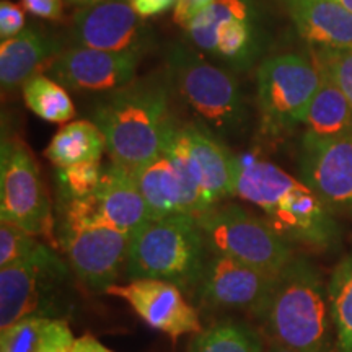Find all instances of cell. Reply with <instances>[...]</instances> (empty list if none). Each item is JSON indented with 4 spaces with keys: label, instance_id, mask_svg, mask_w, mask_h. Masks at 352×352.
<instances>
[{
    "label": "cell",
    "instance_id": "9a60e30c",
    "mask_svg": "<svg viewBox=\"0 0 352 352\" xmlns=\"http://www.w3.org/2000/svg\"><path fill=\"white\" fill-rule=\"evenodd\" d=\"M298 173L333 214L352 215V132L327 139L303 134Z\"/></svg>",
    "mask_w": 352,
    "mask_h": 352
},
{
    "label": "cell",
    "instance_id": "5b68a950",
    "mask_svg": "<svg viewBox=\"0 0 352 352\" xmlns=\"http://www.w3.org/2000/svg\"><path fill=\"white\" fill-rule=\"evenodd\" d=\"M165 70L173 90L214 134L233 138L246 129L250 107L232 70L214 63L189 43L170 44Z\"/></svg>",
    "mask_w": 352,
    "mask_h": 352
},
{
    "label": "cell",
    "instance_id": "3957f363",
    "mask_svg": "<svg viewBox=\"0 0 352 352\" xmlns=\"http://www.w3.org/2000/svg\"><path fill=\"white\" fill-rule=\"evenodd\" d=\"M270 342L298 352H331V308L323 276L305 258L296 256L276 277L258 316Z\"/></svg>",
    "mask_w": 352,
    "mask_h": 352
},
{
    "label": "cell",
    "instance_id": "4fadbf2b",
    "mask_svg": "<svg viewBox=\"0 0 352 352\" xmlns=\"http://www.w3.org/2000/svg\"><path fill=\"white\" fill-rule=\"evenodd\" d=\"M155 33L129 0H101L80 7L74 15L70 41L74 46L145 56L155 46Z\"/></svg>",
    "mask_w": 352,
    "mask_h": 352
},
{
    "label": "cell",
    "instance_id": "5bb4252c",
    "mask_svg": "<svg viewBox=\"0 0 352 352\" xmlns=\"http://www.w3.org/2000/svg\"><path fill=\"white\" fill-rule=\"evenodd\" d=\"M276 277L226 254L210 253L196 287V298L202 307L212 310H241L258 318Z\"/></svg>",
    "mask_w": 352,
    "mask_h": 352
},
{
    "label": "cell",
    "instance_id": "d6986e66",
    "mask_svg": "<svg viewBox=\"0 0 352 352\" xmlns=\"http://www.w3.org/2000/svg\"><path fill=\"white\" fill-rule=\"evenodd\" d=\"M90 199L100 217L127 236L151 220L134 171L114 162L103 165L101 182Z\"/></svg>",
    "mask_w": 352,
    "mask_h": 352
},
{
    "label": "cell",
    "instance_id": "52a82bcc",
    "mask_svg": "<svg viewBox=\"0 0 352 352\" xmlns=\"http://www.w3.org/2000/svg\"><path fill=\"white\" fill-rule=\"evenodd\" d=\"M184 30L191 46L232 72L253 69L271 43L256 0H215Z\"/></svg>",
    "mask_w": 352,
    "mask_h": 352
},
{
    "label": "cell",
    "instance_id": "ffe728a7",
    "mask_svg": "<svg viewBox=\"0 0 352 352\" xmlns=\"http://www.w3.org/2000/svg\"><path fill=\"white\" fill-rule=\"evenodd\" d=\"M311 47H352V13L336 0H277Z\"/></svg>",
    "mask_w": 352,
    "mask_h": 352
},
{
    "label": "cell",
    "instance_id": "836d02e7",
    "mask_svg": "<svg viewBox=\"0 0 352 352\" xmlns=\"http://www.w3.org/2000/svg\"><path fill=\"white\" fill-rule=\"evenodd\" d=\"M134 10L139 13L142 19H152V16L162 15L168 12L171 7L175 8L178 0H129Z\"/></svg>",
    "mask_w": 352,
    "mask_h": 352
},
{
    "label": "cell",
    "instance_id": "44dd1931",
    "mask_svg": "<svg viewBox=\"0 0 352 352\" xmlns=\"http://www.w3.org/2000/svg\"><path fill=\"white\" fill-rule=\"evenodd\" d=\"M65 50L59 36L39 28H25L15 38L0 44V85L8 94L36 76Z\"/></svg>",
    "mask_w": 352,
    "mask_h": 352
},
{
    "label": "cell",
    "instance_id": "83f0119b",
    "mask_svg": "<svg viewBox=\"0 0 352 352\" xmlns=\"http://www.w3.org/2000/svg\"><path fill=\"white\" fill-rule=\"evenodd\" d=\"M63 261L54 246L43 243L32 233L13 226L0 223V270L20 263L52 264Z\"/></svg>",
    "mask_w": 352,
    "mask_h": 352
},
{
    "label": "cell",
    "instance_id": "8992f818",
    "mask_svg": "<svg viewBox=\"0 0 352 352\" xmlns=\"http://www.w3.org/2000/svg\"><path fill=\"white\" fill-rule=\"evenodd\" d=\"M57 241L74 274L91 292H108L126 264L131 236L108 226L90 196L60 202Z\"/></svg>",
    "mask_w": 352,
    "mask_h": 352
},
{
    "label": "cell",
    "instance_id": "7c38bea8",
    "mask_svg": "<svg viewBox=\"0 0 352 352\" xmlns=\"http://www.w3.org/2000/svg\"><path fill=\"white\" fill-rule=\"evenodd\" d=\"M72 267L64 259L52 264L20 263L0 270V329L32 316L63 318L67 308L64 285Z\"/></svg>",
    "mask_w": 352,
    "mask_h": 352
},
{
    "label": "cell",
    "instance_id": "cb8c5ba5",
    "mask_svg": "<svg viewBox=\"0 0 352 352\" xmlns=\"http://www.w3.org/2000/svg\"><path fill=\"white\" fill-rule=\"evenodd\" d=\"M107 152L104 135L94 121H74L56 132L44 155L56 168L100 162Z\"/></svg>",
    "mask_w": 352,
    "mask_h": 352
},
{
    "label": "cell",
    "instance_id": "4dcf8cb0",
    "mask_svg": "<svg viewBox=\"0 0 352 352\" xmlns=\"http://www.w3.org/2000/svg\"><path fill=\"white\" fill-rule=\"evenodd\" d=\"M25 8H21L12 0L0 2V38L2 41L15 38L25 30Z\"/></svg>",
    "mask_w": 352,
    "mask_h": 352
},
{
    "label": "cell",
    "instance_id": "d4e9b609",
    "mask_svg": "<svg viewBox=\"0 0 352 352\" xmlns=\"http://www.w3.org/2000/svg\"><path fill=\"white\" fill-rule=\"evenodd\" d=\"M263 336L248 323L222 320L202 329L191 341L189 352H264Z\"/></svg>",
    "mask_w": 352,
    "mask_h": 352
},
{
    "label": "cell",
    "instance_id": "9c48e42d",
    "mask_svg": "<svg viewBox=\"0 0 352 352\" xmlns=\"http://www.w3.org/2000/svg\"><path fill=\"white\" fill-rule=\"evenodd\" d=\"M209 252L279 274L296 258L292 243L264 217L239 204H219L197 215Z\"/></svg>",
    "mask_w": 352,
    "mask_h": 352
},
{
    "label": "cell",
    "instance_id": "f1b7e54d",
    "mask_svg": "<svg viewBox=\"0 0 352 352\" xmlns=\"http://www.w3.org/2000/svg\"><path fill=\"white\" fill-rule=\"evenodd\" d=\"M56 170V183L60 202L78 201L91 196L98 188L101 175H103V165L100 162H88V164Z\"/></svg>",
    "mask_w": 352,
    "mask_h": 352
},
{
    "label": "cell",
    "instance_id": "8d00e7d4",
    "mask_svg": "<svg viewBox=\"0 0 352 352\" xmlns=\"http://www.w3.org/2000/svg\"><path fill=\"white\" fill-rule=\"evenodd\" d=\"M67 2L78 7H87V6H94L96 2H101V0H67Z\"/></svg>",
    "mask_w": 352,
    "mask_h": 352
},
{
    "label": "cell",
    "instance_id": "6da1fadb",
    "mask_svg": "<svg viewBox=\"0 0 352 352\" xmlns=\"http://www.w3.org/2000/svg\"><path fill=\"white\" fill-rule=\"evenodd\" d=\"M171 91L173 87L164 69L135 77L95 101L91 121L104 135L111 162L135 171L160 152L173 121Z\"/></svg>",
    "mask_w": 352,
    "mask_h": 352
},
{
    "label": "cell",
    "instance_id": "603a6c76",
    "mask_svg": "<svg viewBox=\"0 0 352 352\" xmlns=\"http://www.w3.org/2000/svg\"><path fill=\"white\" fill-rule=\"evenodd\" d=\"M316 63V60H315ZM318 64V63H316ZM320 67V64H318ZM321 69V82L308 104L302 126L305 135L318 139L338 138L352 132V108L338 83Z\"/></svg>",
    "mask_w": 352,
    "mask_h": 352
},
{
    "label": "cell",
    "instance_id": "f546056e",
    "mask_svg": "<svg viewBox=\"0 0 352 352\" xmlns=\"http://www.w3.org/2000/svg\"><path fill=\"white\" fill-rule=\"evenodd\" d=\"M311 57L338 83L352 108V47L347 50L314 47Z\"/></svg>",
    "mask_w": 352,
    "mask_h": 352
},
{
    "label": "cell",
    "instance_id": "7a4b0ae2",
    "mask_svg": "<svg viewBox=\"0 0 352 352\" xmlns=\"http://www.w3.org/2000/svg\"><path fill=\"white\" fill-rule=\"evenodd\" d=\"M235 196L261 210L290 243L328 248L340 239L333 212L314 189L272 162L236 155Z\"/></svg>",
    "mask_w": 352,
    "mask_h": 352
},
{
    "label": "cell",
    "instance_id": "277c9868",
    "mask_svg": "<svg viewBox=\"0 0 352 352\" xmlns=\"http://www.w3.org/2000/svg\"><path fill=\"white\" fill-rule=\"evenodd\" d=\"M210 256L197 217L189 214L147 220L127 246V279L165 280L182 290H196Z\"/></svg>",
    "mask_w": 352,
    "mask_h": 352
},
{
    "label": "cell",
    "instance_id": "d6a6232c",
    "mask_svg": "<svg viewBox=\"0 0 352 352\" xmlns=\"http://www.w3.org/2000/svg\"><path fill=\"white\" fill-rule=\"evenodd\" d=\"M215 0H178L173 8V19L183 28L191 23L199 13L212 6Z\"/></svg>",
    "mask_w": 352,
    "mask_h": 352
},
{
    "label": "cell",
    "instance_id": "f35d334b",
    "mask_svg": "<svg viewBox=\"0 0 352 352\" xmlns=\"http://www.w3.org/2000/svg\"><path fill=\"white\" fill-rule=\"evenodd\" d=\"M69 352H72V351H69Z\"/></svg>",
    "mask_w": 352,
    "mask_h": 352
},
{
    "label": "cell",
    "instance_id": "4316f807",
    "mask_svg": "<svg viewBox=\"0 0 352 352\" xmlns=\"http://www.w3.org/2000/svg\"><path fill=\"white\" fill-rule=\"evenodd\" d=\"M328 296L338 351L352 352V252L334 267Z\"/></svg>",
    "mask_w": 352,
    "mask_h": 352
},
{
    "label": "cell",
    "instance_id": "74e56055",
    "mask_svg": "<svg viewBox=\"0 0 352 352\" xmlns=\"http://www.w3.org/2000/svg\"><path fill=\"white\" fill-rule=\"evenodd\" d=\"M336 2L352 13V0H336Z\"/></svg>",
    "mask_w": 352,
    "mask_h": 352
},
{
    "label": "cell",
    "instance_id": "30bf717a",
    "mask_svg": "<svg viewBox=\"0 0 352 352\" xmlns=\"http://www.w3.org/2000/svg\"><path fill=\"white\" fill-rule=\"evenodd\" d=\"M0 219L54 241L52 206L39 165L16 138H3L0 148Z\"/></svg>",
    "mask_w": 352,
    "mask_h": 352
},
{
    "label": "cell",
    "instance_id": "2e32d148",
    "mask_svg": "<svg viewBox=\"0 0 352 352\" xmlns=\"http://www.w3.org/2000/svg\"><path fill=\"white\" fill-rule=\"evenodd\" d=\"M140 60L142 56L139 54L100 51L72 44L50 64L47 76L70 90L108 94L134 80Z\"/></svg>",
    "mask_w": 352,
    "mask_h": 352
},
{
    "label": "cell",
    "instance_id": "8fae6325",
    "mask_svg": "<svg viewBox=\"0 0 352 352\" xmlns=\"http://www.w3.org/2000/svg\"><path fill=\"white\" fill-rule=\"evenodd\" d=\"M176 126L178 122L171 121L160 152L134 171L151 220L178 214L197 217L209 210L186 152L179 142Z\"/></svg>",
    "mask_w": 352,
    "mask_h": 352
},
{
    "label": "cell",
    "instance_id": "d590c367",
    "mask_svg": "<svg viewBox=\"0 0 352 352\" xmlns=\"http://www.w3.org/2000/svg\"><path fill=\"white\" fill-rule=\"evenodd\" d=\"M264 352H298V351L289 349V347L280 346V344H276V342H270V346L266 347V351H264Z\"/></svg>",
    "mask_w": 352,
    "mask_h": 352
},
{
    "label": "cell",
    "instance_id": "e0dca14e",
    "mask_svg": "<svg viewBox=\"0 0 352 352\" xmlns=\"http://www.w3.org/2000/svg\"><path fill=\"white\" fill-rule=\"evenodd\" d=\"M107 294L126 300L148 327L173 340L202 331L196 308L184 300L182 289L165 280L135 279L126 285L114 284Z\"/></svg>",
    "mask_w": 352,
    "mask_h": 352
},
{
    "label": "cell",
    "instance_id": "7402d4cb",
    "mask_svg": "<svg viewBox=\"0 0 352 352\" xmlns=\"http://www.w3.org/2000/svg\"><path fill=\"white\" fill-rule=\"evenodd\" d=\"M76 341L64 318L32 316L3 329L0 352H69Z\"/></svg>",
    "mask_w": 352,
    "mask_h": 352
},
{
    "label": "cell",
    "instance_id": "ac0fdd59",
    "mask_svg": "<svg viewBox=\"0 0 352 352\" xmlns=\"http://www.w3.org/2000/svg\"><path fill=\"white\" fill-rule=\"evenodd\" d=\"M179 142L209 209L235 196L236 155L210 129L195 122L176 126Z\"/></svg>",
    "mask_w": 352,
    "mask_h": 352
},
{
    "label": "cell",
    "instance_id": "ba28073f",
    "mask_svg": "<svg viewBox=\"0 0 352 352\" xmlns=\"http://www.w3.org/2000/svg\"><path fill=\"white\" fill-rule=\"evenodd\" d=\"M320 82L321 69L314 57L294 52L264 57L256 69V108L263 134L279 138L302 126Z\"/></svg>",
    "mask_w": 352,
    "mask_h": 352
},
{
    "label": "cell",
    "instance_id": "e575fe53",
    "mask_svg": "<svg viewBox=\"0 0 352 352\" xmlns=\"http://www.w3.org/2000/svg\"><path fill=\"white\" fill-rule=\"evenodd\" d=\"M72 352H113L108 347H104L101 342L96 340V338L91 336V334H85V336L78 338L74 344Z\"/></svg>",
    "mask_w": 352,
    "mask_h": 352
},
{
    "label": "cell",
    "instance_id": "1f68e13d",
    "mask_svg": "<svg viewBox=\"0 0 352 352\" xmlns=\"http://www.w3.org/2000/svg\"><path fill=\"white\" fill-rule=\"evenodd\" d=\"M21 7L43 20L59 21L64 19V0H21Z\"/></svg>",
    "mask_w": 352,
    "mask_h": 352
},
{
    "label": "cell",
    "instance_id": "484cf974",
    "mask_svg": "<svg viewBox=\"0 0 352 352\" xmlns=\"http://www.w3.org/2000/svg\"><path fill=\"white\" fill-rule=\"evenodd\" d=\"M23 100L32 111L44 121L65 122L76 116V107L64 85L50 76L36 74L21 87Z\"/></svg>",
    "mask_w": 352,
    "mask_h": 352
}]
</instances>
